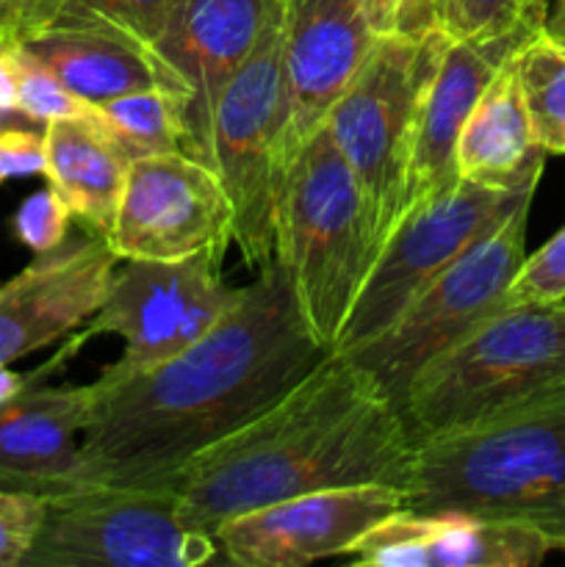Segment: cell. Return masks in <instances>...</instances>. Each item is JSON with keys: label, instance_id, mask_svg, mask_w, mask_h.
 Masks as SVG:
<instances>
[{"label": "cell", "instance_id": "cell-1", "mask_svg": "<svg viewBox=\"0 0 565 567\" xmlns=\"http://www.w3.org/2000/svg\"><path fill=\"white\" fill-rule=\"evenodd\" d=\"M327 354L275 260L181 354L89 382V424L61 493L175 487L194 457L264 413Z\"/></svg>", "mask_w": 565, "mask_h": 567}, {"label": "cell", "instance_id": "cell-34", "mask_svg": "<svg viewBox=\"0 0 565 567\" xmlns=\"http://www.w3.org/2000/svg\"><path fill=\"white\" fill-rule=\"evenodd\" d=\"M360 9L369 14L371 25L377 28V33L386 31H404L402 22V0H352Z\"/></svg>", "mask_w": 565, "mask_h": 567}, {"label": "cell", "instance_id": "cell-17", "mask_svg": "<svg viewBox=\"0 0 565 567\" xmlns=\"http://www.w3.org/2000/svg\"><path fill=\"white\" fill-rule=\"evenodd\" d=\"M280 0H177L155 53L186 86V153L199 158L210 109L249 59Z\"/></svg>", "mask_w": 565, "mask_h": 567}, {"label": "cell", "instance_id": "cell-26", "mask_svg": "<svg viewBox=\"0 0 565 567\" xmlns=\"http://www.w3.org/2000/svg\"><path fill=\"white\" fill-rule=\"evenodd\" d=\"M432 25L449 39L530 37L543 28L521 0H432Z\"/></svg>", "mask_w": 565, "mask_h": 567}, {"label": "cell", "instance_id": "cell-23", "mask_svg": "<svg viewBox=\"0 0 565 567\" xmlns=\"http://www.w3.org/2000/svg\"><path fill=\"white\" fill-rule=\"evenodd\" d=\"M513 61L537 144L546 155H565V37L537 28Z\"/></svg>", "mask_w": 565, "mask_h": 567}, {"label": "cell", "instance_id": "cell-36", "mask_svg": "<svg viewBox=\"0 0 565 567\" xmlns=\"http://www.w3.org/2000/svg\"><path fill=\"white\" fill-rule=\"evenodd\" d=\"M28 385H33V377L17 374V371L9 369V363H3V360H0V402H6V399L22 393Z\"/></svg>", "mask_w": 565, "mask_h": 567}, {"label": "cell", "instance_id": "cell-33", "mask_svg": "<svg viewBox=\"0 0 565 567\" xmlns=\"http://www.w3.org/2000/svg\"><path fill=\"white\" fill-rule=\"evenodd\" d=\"M17 92H20V44L0 42V122L20 114Z\"/></svg>", "mask_w": 565, "mask_h": 567}, {"label": "cell", "instance_id": "cell-32", "mask_svg": "<svg viewBox=\"0 0 565 567\" xmlns=\"http://www.w3.org/2000/svg\"><path fill=\"white\" fill-rule=\"evenodd\" d=\"M66 0H0V42H28L48 31Z\"/></svg>", "mask_w": 565, "mask_h": 567}, {"label": "cell", "instance_id": "cell-18", "mask_svg": "<svg viewBox=\"0 0 565 567\" xmlns=\"http://www.w3.org/2000/svg\"><path fill=\"white\" fill-rule=\"evenodd\" d=\"M524 39L504 37L480 42V39L443 37L438 61L421 89L419 109H415L408 164V205L430 197L435 188L458 177L454 150H458L460 131L491 78Z\"/></svg>", "mask_w": 565, "mask_h": 567}, {"label": "cell", "instance_id": "cell-3", "mask_svg": "<svg viewBox=\"0 0 565 567\" xmlns=\"http://www.w3.org/2000/svg\"><path fill=\"white\" fill-rule=\"evenodd\" d=\"M408 509L515 520L565 551V385L415 443Z\"/></svg>", "mask_w": 565, "mask_h": 567}, {"label": "cell", "instance_id": "cell-38", "mask_svg": "<svg viewBox=\"0 0 565 567\" xmlns=\"http://www.w3.org/2000/svg\"><path fill=\"white\" fill-rule=\"evenodd\" d=\"M526 9V14L532 17L535 22L546 25V17H548V0H521Z\"/></svg>", "mask_w": 565, "mask_h": 567}, {"label": "cell", "instance_id": "cell-21", "mask_svg": "<svg viewBox=\"0 0 565 567\" xmlns=\"http://www.w3.org/2000/svg\"><path fill=\"white\" fill-rule=\"evenodd\" d=\"M20 44L94 105L142 89H172L188 97L181 78L158 53L100 28H48Z\"/></svg>", "mask_w": 565, "mask_h": 567}, {"label": "cell", "instance_id": "cell-30", "mask_svg": "<svg viewBox=\"0 0 565 567\" xmlns=\"http://www.w3.org/2000/svg\"><path fill=\"white\" fill-rule=\"evenodd\" d=\"M48 515V498L0 487V567H22Z\"/></svg>", "mask_w": 565, "mask_h": 567}, {"label": "cell", "instance_id": "cell-19", "mask_svg": "<svg viewBox=\"0 0 565 567\" xmlns=\"http://www.w3.org/2000/svg\"><path fill=\"white\" fill-rule=\"evenodd\" d=\"M86 424L89 385H28L0 402V487L44 498L64 491Z\"/></svg>", "mask_w": 565, "mask_h": 567}, {"label": "cell", "instance_id": "cell-28", "mask_svg": "<svg viewBox=\"0 0 565 567\" xmlns=\"http://www.w3.org/2000/svg\"><path fill=\"white\" fill-rule=\"evenodd\" d=\"M559 302H565V227H559L537 252L524 255L504 293V305Z\"/></svg>", "mask_w": 565, "mask_h": 567}, {"label": "cell", "instance_id": "cell-15", "mask_svg": "<svg viewBox=\"0 0 565 567\" xmlns=\"http://www.w3.org/2000/svg\"><path fill=\"white\" fill-rule=\"evenodd\" d=\"M116 258L103 236L66 238L0 286V360L17 363L81 330L103 305Z\"/></svg>", "mask_w": 565, "mask_h": 567}, {"label": "cell", "instance_id": "cell-13", "mask_svg": "<svg viewBox=\"0 0 565 567\" xmlns=\"http://www.w3.org/2000/svg\"><path fill=\"white\" fill-rule=\"evenodd\" d=\"M399 509H408L402 487H325L233 515L214 535L230 565L305 567L347 557L366 532Z\"/></svg>", "mask_w": 565, "mask_h": 567}, {"label": "cell", "instance_id": "cell-7", "mask_svg": "<svg viewBox=\"0 0 565 567\" xmlns=\"http://www.w3.org/2000/svg\"><path fill=\"white\" fill-rule=\"evenodd\" d=\"M441 42L438 28L377 33L363 66L327 116V133L358 183L371 258H377L408 205L415 109Z\"/></svg>", "mask_w": 565, "mask_h": 567}, {"label": "cell", "instance_id": "cell-8", "mask_svg": "<svg viewBox=\"0 0 565 567\" xmlns=\"http://www.w3.org/2000/svg\"><path fill=\"white\" fill-rule=\"evenodd\" d=\"M532 199L510 210L493 230L446 266L380 336L349 352L386 396L402 402L410 382L435 354L504 305L510 280L524 260Z\"/></svg>", "mask_w": 565, "mask_h": 567}, {"label": "cell", "instance_id": "cell-2", "mask_svg": "<svg viewBox=\"0 0 565 567\" xmlns=\"http://www.w3.org/2000/svg\"><path fill=\"white\" fill-rule=\"evenodd\" d=\"M415 441L391 396L330 352L264 413L181 471L183 518L214 535L247 509L341 485L408 493Z\"/></svg>", "mask_w": 565, "mask_h": 567}, {"label": "cell", "instance_id": "cell-14", "mask_svg": "<svg viewBox=\"0 0 565 567\" xmlns=\"http://www.w3.org/2000/svg\"><path fill=\"white\" fill-rule=\"evenodd\" d=\"M374 39L377 28L352 0H282L288 161L327 125Z\"/></svg>", "mask_w": 565, "mask_h": 567}, {"label": "cell", "instance_id": "cell-35", "mask_svg": "<svg viewBox=\"0 0 565 567\" xmlns=\"http://www.w3.org/2000/svg\"><path fill=\"white\" fill-rule=\"evenodd\" d=\"M404 33L432 31V0H402Z\"/></svg>", "mask_w": 565, "mask_h": 567}, {"label": "cell", "instance_id": "cell-9", "mask_svg": "<svg viewBox=\"0 0 565 567\" xmlns=\"http://www.w3.org/2000/svg\"><path fill=\"white\" fill-rule=\"evenodd\" d=\"M219 540L183 518L175 487H86L48 498L22 567H203Z\"/></svg>", "mask_w": 565, "mask_h": 567}, {"label": "cell", "instance_id": "cell-37", "mask_svg": "<svg viewBox=\"0 0 565 567\" xmlns=\"http://www.w3.org/2000/svg\"><path fill=\"white\" fill-rule=\"evenodd\" d=\"M546 28L557 37H565V0H554L546 17Z\"/></svg>", "mask_w": 565, "mask_h": 567}, {"label": "cell", "instance_id": "cell-16", "mask_svg": "<svg viewBox=\"0 0 565 567\" xmlns=\"http://www.w3.org/2000/svg\"><path fill=\"white\" fill-rule=\"evenodd\" d=\"M554 551L537 529L463 509H399L366 532L347 559L371 567H535Z\"/></svg>", "mask_w": 565, "mask_h": 567}, {"label": "cell", "instance_id": "cell-4", "mask_svg": "<svg viewBox=\"0 0 565 567\" xmlns=\"http://www.w3.org/2000/svg\"><path fill=\"white\" fill-rule=\"evenodd\" d=\"M565 385V302L502 305L443 349L399 402L415 443Z\"/></svg>", "mask_w": 565, "mask_h": 567}, {"label": "cell", "instance_id": "cell-24", "mask_svg": "<svg viewBox=\"0 0 565 567\" xmlns=\"http://www.w3.org/2000/svg\"><path fill=\"white\" fill-rule=\"evenodd\" d=\"M100 116L122 142V147L138 155L186 153V97L172 89H142L97 105Z\"/></svg>", "mask_w": 565, "mask_h": 567}, {"label": "cell", "instance_id": "cell-20", "mask_svg": "<svg viewBox=\"0 0 565 567\" xmlns=\"http://www.w3.org/2000/svg\"><path fill=\"white\" fill-rule=\"evenodd\" d=\"M543 164L546 150L537 144L532 131L518 72L510 55L480 94L460 131L454 172L476 186L524 192L537 188Z\"/></svg>", "mask_w": 565, "mask_h": 567}, {"label": "cell", "instance_id": "cell-11", "mask_svg": "<svg viewBox=\"0 0 565 567\" xmlns=\"http://www.w3.org/2000/svg\"><path fill=\"white\" fill-rule=\"evenodd\" d=\"M225 252L205 249L181 260H125L111 275L103 305L72 341L120 336L125 349L109 374H131L175 358L208 336L242 288L222 277Z\"/></svg>", "mask_w": 565, "mask_h": 567}, {"label": "cell", "instance_id": "cell-29", "mask_svg": "<svg viewBox=\"0 0 565 567\" xmlns=\"http://www.w3.org/2000/svg\"><path fill=\"white\" fill-rule=\"evenodd\" d=\"M72 214L53 186L31 194L11 214V236L33 255L50 252L70 238Z\"/></svg>", "mask_w": 565, "mask_h": 567}, {"label": "cell", "instance_id": "cell-6", "mask_svg": "<svg viewBox=\"0 0 565 567\" xmlns=\"http://www.w3.org/2000/svg\"><path fill=\"white\" fill-rule=\"evenodd\" d=\"M288 100L282 78V0L249 59L210 109L199 161L219 175L233 205V244L249 269L277 260V219L288 175Z\"/></svg>", "mask_w": 565, "mask_h": 567}, {"label": "cell", "instance_id": "cell-5", "mask_svg": "<svg viewBox=\"0 0 565 567\" xmlns=\"http://www.w3.org/2000/svg\"><path fill=\"white\" fill-rule=\"evenodd\" d=\"M358 183L321 127L291 161L277 219V264L299 316L327 352H336L371 269Z\"/></svg>", "mask_w": 565, "mask_h": 567}, {"label": "cell", "instance_id": "cell-27", "mask_svg": "<svg viewBox=\"0 0 565 567\" xmlns=\"http://www.w3.org/2000/svg\"><path fill=\"white\" fill-rule=\"evenodd\" d=\"M17 111L33 122L100 120V109L72 92L48 64L20 44V92Z\"/></svg>", "mask_w": 565, "mask_h": 567}, {"label": "cell", "instance_id": "cell-22", "mask_svg": "<svg viewBox=\"0 0 565 567\" xmlns=\"http://www.w3.org/2000/svg\"><path fill=\"white\" fill-rule=\"evenodd\" d=\"M44 177L70 208L72 219L105 236L116 214L131 153L100 120L44 122Z\"/></svg>", "mask_w": 565, "mask_h": 567}, {"label": "cell", "instance_id": "cell-31", "mask_svg": "<svg viewBox=\"0 0 565 567\" xmlns=\"http://www.w3.org/2000/svg\"><path fill=\"white\" fill-rule=\"evenodd\" d=\"M44 175V133L0 122V183Z\"/></svg>", "mask_w": 565, "mask_h": 567}, {"label": "cell", "instance_id": "cell-12", "mask_svg": "<svg viewBox=\"0 0 565 567\" xmlns=\"http://www.w3.org/2000/svg\"><path fill=\"white\" fill-rule=\"evenodd\" d=\"M105 244L120 260H181L233 241V205L205 161L175 153L131 161Z\"/></svg>", "mask_w": 565, "mask_h": 567}, {"label": "cell", "instance_id": "cell-25", "mask_svg": "<svg viewBox=\"0 0 565 567\" xmlns=\"http://www.w3.org/2000/svg\"><path fill=\"white\" fill-rule=\"evenodd\" d=\"M175 6L177 0H66L50 28H100L155 53Z\"/></svg>", "mask_w": 565, "mask_h": 567}, {"label": "cell", "instance_id": "cell-10", "mask_svg": "<svg viewBox=\"0 0 565 567\" xmlns=\"http://www.w3.org/2000/svg\"><path fill=\"white\" fill-rule=\"evenodd\" d=\"M532 197L535 188L499 192L454 177L430 197L408 205L366 275L336 352H349L380 336L452 260Z\"/></svg>", "mask_w": 565, "mask_h": 567}]
</instances>
